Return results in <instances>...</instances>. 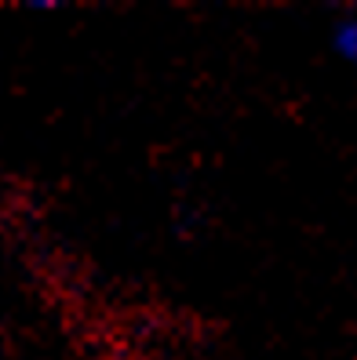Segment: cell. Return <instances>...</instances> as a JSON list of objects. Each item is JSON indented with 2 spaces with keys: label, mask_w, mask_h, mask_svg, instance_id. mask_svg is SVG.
<instances>
[{
  "label": "cell",
  "mask_w": 357,
  "mask_h": 360,
  "mask_svg": "<svg viewBox=\"0 0 357 360\" xmlns=\"http://www.w3.org/2000/svg\"><path fill=\"white\" fill-rule=\"evenodd\" d=\"M332 48L339 58H346L350 66H357V15H343L332 26Z\"/></svg>",
  "instance_id": "cell-1"
}]
</instances>
